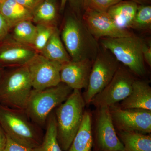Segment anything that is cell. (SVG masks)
<instances>
[{
    "label": "cell",
    "mask_w": 151,
    "mask_h": 151,
    "mask_svg": "<svg viewBox=\"0 0 151 151\" xmlns=\"http://www.w3.org/2000/svg\"><path fill=\"white\" fill-rule=\"evenodd\" d=\"M60 37L71 60L95 59L100 49L82 19L73 14L65 18Z\"/></svg>",
    "instance_id": "6da1fadb"
},
{
    "label": "cell",
    "mask_w": 151,
    "mask_h": 151,
    "mask_svg": "<svg viewBox=\"0 0 151 151\" xmlns=\"http://www.w3.org/2000/svg\"><path fill=\"white\" fill-rule=\"evenodd\" d=\"M0 125L13 141L32 150L43 139V129L31 120L25 110L0 105Z\"/></svg>",
    "instance_id": "7a4b0ae2"
},
{
    "label": "cell",
    "mask_w": 151,
    "mask_h": 151,
    "mask_svg": "<svg viewBox=\"0 0 151 151\" xmlns=\"http://www.w3.org/2000/svg\"><path fill=\"white\" fill-rule=\"evenodd\" d=\"M85 104L80 90L74 89L54 110L58 140L63 151L68 150L81 127Z\"/></svg>",
    "instance_id": "3957f363"
},
{
    "label": "cell",
    "mask_w": 151,
    "mask_h": 151,
    "mask_svg": "<svg viewBox=\"0 0 151 151\" xmlns=\"http://www.w3.org/2000/svg\"><path fill=\"white\" fill-rule=\"evenodd\" d=\"M32 89L27 65L6 68L0 78V105L25 110Z\"/></svg>",
    "instance_id": "277c9868"
},
{
    "label": "cell",
    "mask_w": 151,
    "mask_h": 151,
    "mask_svg": "<svg viewBox=\"0 0 151 151\" xmlns=\"http://www.w3.org/2000/svg\"><path fill=\"white\" fill-rule=\"evenodd\" d=\"M73 90L61 82L42 90L32 89L25 111L34 123L45 129L50 114L67 99Z\"/></svg>",
    "instance_id": "5b68a950"
},
{
    "label": "cell",
    "mask_w": 151,
    "mask_h": 151,
    "mask_svg": "<svg viewBox=\"0 0 151 151\" xmlns=\"http://www.w3.org/2000/svg\"><path fill=\"white\" fill-rule=\"evenodd\" d=\"M100 40L103 48L110 52L119 62L138 76L145 75L143 50L145 41L134 35L126 37L103 38Z\"/></svg>",
    "instance_id": "8992f818"
},
{
    "label": "cell",
    "mask_w": 151,
    "mask_h": 151,
    "mask_svg": "<svg viewBox=\"0 0 151 151\" xmlns=\"http://www.w3.org/2000/svg\"><path fill=\"white\" fill-rule=\"evenodd\" d=\"M119 62L107 50H100L93 61L89 83L83 96L86 104L110 83L119 67Z\"/></svg>",
    "instance_id": "52a82bcc"
},
{
    "label": "cell",
    "mask_w": 151,
    "mask_h": 151,
    "mask_svg": "<svg viewBox=\"0 0 151 151\" xmlns=\"http://www.w3.org/2000/svg\"><path fill=\"white\" fill-rule=\"evenodd\" d=\"M135 79L129 70L119 67L110 83L94 97L91 103L95 107H110L129 95Z\"/></svg>",
    "instance_id": "ba28073f"
},
{
    "label": "cell",
    "mask_w": 151,
    "mask_h": 151,
    "mask_svg": "<svg viewBox=\"0 0 151 151\" xmlns=\"http://www.w3.org/2000/svg\"><path fill=\"white\" fill-rule=\"evenodd\" d=\"M109 108L113 124L119 131L145 134L151 133V111L123 109L115 105Z\"/></svg>",
    "instance_id": "9c48e42d"
},
{
    "label": "cell",
    "mask_w": 151,
    "mask_h": 151,
    "mask_svg": "<svg viewBox=\"0 0 151 151\" xmlns=\"http://www.w3.org/2000/svg\"><path fill=\"white\" fill-rule=\"evenodd\" d=\"M62 65L37 53L27 64L33 89L42 90L58 85Z\"/></svg>",
    "instance_id": "30bf717a"
},
{
    "label": "cell",
    "mask_w": 151,
    "mask_h": 151,
    "mask_svg": "<svg viewBox=\"0 0 151 151\" xmlns=\"http://www.w3.org/2000/svg\"><path fill=\"white\" fill-rule=\"evenodd\" d=\"M82 20L97 40L103 38L126 37L133 35L128 30L120 28L107 12L86 10L84 11Z\"/></svg>",
    "instance_id": "8fae6325"
},
{
    "label": "cell",
    "mask_w": 151,
    "mask_h": 151,
    "mask_svg": "<svg viewBox=\"0 0 151 151\" xmlns=\"http://www.w3.org/2000/svg\"><path fill=\"white\" fill-rule=\"evenodd\" d=\"M99 108L96 124V140L102 151H125L116 133L108 107Z\"/></svg>",
    "instance_id": "7c38bea8"
},
{
    "label": "cell",
    "mask_w": 151,
    "mask_h": 151,
    "mask_svg": "<svg viewBox=\"0 0 151 151\" xmlns=\"http://www.w3.org/2000/svg\"><path fill=\"white\" fill-rule=\"evenodd\" d=\"M37 53L32 47L17 42L9 35L0 42V66L6 68L27 65Z\"/></svg>",
    "instance_id": "4fadbf2b"
},
{
    "label": "cell",
    "mask_w": 151,
    "mask_h": 151,
    "mask_svg": "<svg viewBox=\"0 0 151 151\" xmlns=\"http://www.w3.org/2000/svg\"><path fill=\"white\" fill-rule=\"evenodd\" d=\"M93 60L89 59L79 61L70 60L63 64L60 70V82L73 90L86 89Z\"/></svg>",
    "instance_id": "5bb4252c"
},
{
    "label": "cell",
    "mask_w": 151,
    "mask_h": 151,
    "mask_svg": "<svg viewBox=\"0 0 151 151\" xmlns=\"http://www.w3.org/2000/svg\"><path fill=\"white\" fill-rule=\"evenodd\" d=\"M123 109H139L151 111V88L144 80H135L132 92L121 105Z\"/></svg>",
    "instance_id": "9a60e30c"
},
{
    "label": "cell",
    "mask_w": 151,
    "mask_h": 151,
    "mask_svg": "<svg viewBox=\"0 0 151 151\" xmlns=\"http://www.w3.org/2000/svg\"><path fill=\"white\" fill-rule=\"evenodd\" d=\"M139 5L129 0L121 1L107 12L108 15L120 28L131 29Z\"/></svg>",
    "instance_id": "2e32d148"
},
{
    "label": "cell",
    "mask_w": 151,
    "mask_h": 151,
    "mask_svg": "<svg viewBox=\"0 0 151 151\" xmlns=\"http://www.w3.org/2000/svg\"><path fill=\"white\" fill-rule=\"evenodd\" d=\"M0 14L4 17L11 30L20 22L32 21V12L15 0H5L1 3Z\"/></svg>",
    "instance_id": "e0dca14e"
},
{
    "label": "cell",
    "mask_w": 151,
    "mask_h": 151,
    "mask_svg": "<svg viewBox=\"0 0 151 151\" xmlns=\"http://www.w3.org/2000/svg\"><path fill=\"white\" fill-rule=\"evenodd\" d=\"M39 54L50 60L63 64L71 60L63 43L60 32L57 27L46 45Z\"/></svg>",
    "instance_id": "ac0fdd59"
},
{
    "label": "cell",
    "mask_w": 151,
    "mask_h": 151,
    "mask_svg": "<svg viewBox=\"0 0 151 151\" xmlns=\"http://www.w3.org/2000/svg\"><path fill=\"white\" fill-rule=\"evenodd\" d=\"M92 116L84 111L83 120L68 151H92L93 145Z\"/></svg>",
    "instance_id": "d6986e66"
},
{
    "label": "cell",
    "mask_w": 151,
    "mask_h": 151,
    "mask_svg": "<svg viewBox=\"0 0 151 151\" xmlns=\"http://www.w3.org/2000/svg\"><path fill=\"white\" fill-rule=\"evenodd\" d=\"M119 136L125 151H151L150 135L137 132L120 131Z\"/></svg>",
    "instance_id": "ffe728a7"
},
{
    "label": "cell",
    "mask_w": 151,
    "mask_h": 151,
    "mask_svg": "<svg viewBox=\"0 0 151 151\" xmlns=\"http://www.w3.org/2000/svg\"><path fill=\"white\" fill-rule=\"evenodd\" d=\"M58 17L55 0H42L32 11L33 23L55 26Z\"/></svg>",
    "instance_id": "44dd1931"
},
{
    "label": "cell",
    "mask_w": 151,
    "mask_h": 151,
    "mask_svg": "<svg viewBox=\"0 0 151 151\" xmlns=\"http://www.w3.org/2000/svg\"><path fill=\"white\" fill-rule=\"evenodd\" d=\"M33 151H63L58 140L54 110L50 114L47 120L45 133L41 143L33 149Z\"/></svg>",
    "instance_id": "7402d4cb"
},
{
    "label": "cell",
    "mask_w": 151,
    "mask_h": 151,
    "mask_svg": "<svg viewBox=\"0 0 151 151\" xmlns=\"http://www.w3.org/2000/svg\"><path fill=\"white\" fill-rule=\"evenodd\" d=\"M12 29L11 37L19 43L32 47L36 32V25L31 21H24L16 25Z\"/></svg>",
    "instance_id": "603a6c76"
},
{
    "label": "cell",
    "mask_w": 151,
    "mask_h": 151,
    "mask_svg": "<svg viewBox=\"0 0 151 151\" xmlns=\"http://www.w3.org/2000/svg\"><path fill=\"white\" fill-rule=\"evenodd\" d=\"M131 29L139 31L150 30L151 28V6L139 5Z\"/></svg>",
    "instance_id": "cb8c5ba5"
},
{
    "label": "cell",
    "mask_w": 151,
    "mask_h": 151,
    "mask_svg": "<svg viewBox=\"0 0 151 151\" xmlns=\"http://www.w3.org/2000/svg\"><path fill=\"white\" fill-rule=\"evenodd\" d=\"M36 32L32 47L38 53L43 49L54 32L56 27L50 25H36Z\"/></svg>",
    "instance_id": "d4e9b609"
},
{
    "label": "cell",
    "mask_w": 151,
    "mask_h": 151,
    "mask_svg": "<svg viewBox=\"0 0 151 151\" xmlns=\"http://www.w3.org/2000/svg\"><path fill=\"white\" fill-rule=\"evenodd\" d=\"M123 0H84V9L106 12L112 6Z\"/></svg>",
    "instance_id": "484cf974"
},
{
    "label": "cell",
    "mask_w": 151,
    "mask_h": 151,
    "mask_svg": "<svg viewBox=\"0 0 151 151\" xmlns=\"http://www.w3.org/2000/svg\"><path fill=\"white\" fill-rule=\"evenodd\" d=\"M67 4H69L73 14L82 19L84 13V0H60V11L64 10Z\"/></svg>",
    "instance_id": "4316f807"
},
{
    "label": "cell",
    "mask_w": 151,
    "mask_h": 151,
    "mask_svg": "<svg viewBox=\"0 0 151 151\" xmlns=\"http://www.w3.org/2000/svg\"><path fill=\"white\" fill-rule=\"evenodd\" d=\"M6 145L4 151H33V150L29 148L18 143L14 142L7 136Z\"/></svg>",
    "instance_id": "83f0119b"
},
{
    "label": "cell",
    "mask_w": 151,
    "mask_h": 151,
    "mask_svg": "<svg viewBox=\"0 0 151 151\" xmlns=\"http://www.w3.org/2000/svg\"><path fill=\"white\" fill-rule=\"evenodd\" d=\"M11 29L3 16L0 14V42L9 35Z\"/></svg>",
    "instance_id": "f1b7e54d"
},
{
    "label": "cell",
    "mask_w": 151,
    "mask_h": 151,
    "mask_svg": "<svg viewBox=\"0 0 151 151\" xmlns=\"http://www.w3.org/2000/svg\"><path fill=\"white\" fill-rule=\"evenodd\" d=\"M15 1L32 12L42 1L41 0H15Z\"/></svg>",
    "instance_id": "f546056e"
},
{
    "label": "cell",
    "mask_w": 151,
    "mask_h": 151,
    "mask_svg": "<svg viewBox=\"0 0 151 151\" xmlns=\"http://www.w3.org/2000/svg\"><path fill=\"white\" fill-rule=\"evenodd\" d=\"M144 61L149 66H151V42H146L143 50Z\"/></svg>",
    "instance_id": "4dcf8cb0"
},
{
    "label": "cell",
    "mask_w": 151,
    "mask_h": 151,
    "mask_svg": "<svg viewBox=\"0 0 151 151\" xmlns=\"http://www.w3.org/2000/svg\"><path fill=\"white\" fill-rule=\"evenodd\" d=\"M7 135L0 125V151H4L6 145Z\"/></svg>",
    "instance_id": "1f68e13d"
},
{
    "label": "cell",
    "mask_w": 151,
    "mask_h": 151,
    "mask_svg": "<svg viewBox=\"0 0 151 151\" xmlns=\"http://www.w3.org/2000/svg\"><path fill=\"white\" fill-rule=\"evenodd\" d=\"M139 5H150L151 0H129Z\"/></svg>",
    "instance_id": "d6a6232c"
},
{
    "label": "cell",
    "mask_w": 151,
    "mask_h": 151,
    "mask_svg": "<svg viewBox=\"0 0 151 151\" xmlns=\"http://www.w3.org/2000/svg\"><path fill=\"white\" fill-rule=\"evenodd\" d=\"M5 69V68L0 66V78L1 77L3 73H4Z\"/></svg>",
    "instance_id": "836d02e7"
},
{
    "label": "cell",
    "mask_w": 151,
    "mask_h": 151,
    "mask_svg": "<svg viewBox=\"0 0 151 151\" xmlns=\"http://www.w3.org/2000/svg\"><path fill=\"white\" fill-rule=\"evenodd\" d=\"M5 1V0H0V3H1H1Z\"/></svg>",
    "instance_id": "e575fe53"
},
{
    "label": "cell",
    "mask_w": 151,
    "mask_h": 151,
    "mask_svg": "<svg viewBox=\"0 0 151 151\" xmlns=\"http://www.w3.org/2000/svg\"><path fill=\"white\" fill-rule=\"evenodd\" d=\"M1 3H0V7H1Z\"/></svg>",
    "instance_id": "d590c367"
},
{
    "label": "cell",
    "mask_w": 151,
    "mask_h": 151,
    "mask_svg": "<svg viewBox=\"0 0 151 151\" xmlns=\"http://www.w3.org/2000/svg\"><path fill=\"white\" fill-rule=\"evenodd\" d=\"M41 1H42V0H41Z\"/></svg>",
    "instance_id": "8d00e7d4"
}]
</instances>
